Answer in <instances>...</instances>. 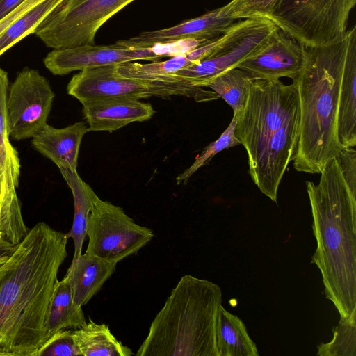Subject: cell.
Segmentation results:
<instances>
[{
	"mask_svg": "<svg viewBox=\"0 0 356 356\" xmlns=\"http://www.w3.org/2000/svg\"><path fill=\"white\" fill-rule=\"evenodd\" d=\"M9 88L8 72L0 67V172L2 181L1 204L11 210L21 209L16 189L19 186L20 161L10 141L6 111Z\"/></svg>",
	"mask_w": 356,
	"mask_h": 356,
	"instance_id": "ac0fdd59",
	"label": "cell"
},
{
	"mask_svg": "<svg viewBox=\"0 0 356 356\" xmlns=\"http://www.w3.org/2000/svg\"><path fill=\"white\" fill-rule=\"evenodd\" d=\"M86 253L117 264L136 254L154 237L153 231L137 224L119 206L96 197L89 216Z\"/></svg>",
	"mask_w": 356,
	"mask_h": 356,
	"instance_id": "9c48e42d",
	"label": "cell"
},
{
	"mask_svg": "<svg viewBox=\"0 0 356 356\" xmlns=\"http://www.w3.org/2000/svg\"><path fill=\"white\" fill-rule=\"evenodd\" d=\"M244 24L243 19L236 21L218 38L165 61L159 60L146 64L127 62L116 65V72L120 76L127 79L177 83L172 81V76L174 74L216 54L243 28Z\"/></svg>",
	"mask_w": 356,
	"mask_h": 356,
	"instance_id": "5bb4252c",
	"label": "cell"
},
{
	"mask_svg": "<svg viewBox=\"0 0 356 356\" xmlns=\"http://www.w3.org/2000/svg\"><path fill=\"white\" fill-rule=\"evenodd\" d=\"M67 93L82 104L95 100L125 97L136 99L172 95L193 97L197 102L218 98L215 92L186 83H166L131 79L116 72V65L86 68L74 74L67 86Z\"/></svg>",
	"mask_w": 356,
	"mask_h": 356,
	"instance_id": "52a82bcc",
	"label": "cell"
},
{
	"mask_svg": "<svg viewBox=\"0 0 356 356\" xmlns=\"http://www.w3.org/2000/svg\"><path fill=\"white\" fill-rule=\"evenodd\" d=\"M257 79L245 70L236 67L218 76L209 85L219 97L223 99L236 114L244 106L249 89Z\"/></svg>",
	"mask_w": 356,
	"mask_h": 356,
	"instance_id": "d4e9b609",
	"label": "cell"
},
{
	"mask_svg": "<svg viewBox=\"0 0 356 356\" xmlns=\"http://www.w3.org/2000/svg\"><path fill=\"white\" fill-rule=\"evenodd\" d=\"M72 338L81 356H131V349L112 334L108 326L89 318L72 330Z\"/></svg>",
	"mask_w": 356,
	"mask_h": 356,
	"instance_id": "603a6c76",
	"label": "cell"
},
{
	"mask_svg": "<svg viewBox=\"0 0 356 356\" xmlns=\"http://www.w3.org/2000/svg\"><path fill=\"white\" fill-rule=\"evenodd\" d=\"M116 265L99 257L84 253L72 259L66 276L74 301L87 304L115 270Z\"/></svg>",
	"mask_w": 356,
	"mask_h": 356,
	"instance_id": "d6986e66",
	"label": "cell"
},
{
	"mask_svg": "<svg viewBox=\"0 0 356 356\" xmlns=\"http://www.w3.org/2000/svg\"><path fill=\"white\" fill-rule=\"evenodd\" d=\"M89 127L84 122L57 129L46 124L33 138V147L58 168L76 171L81 143Z\"/></svg>",
	"mask_w": 356,
	"mask_h": 356,
	"instance_id": "e0dca14e",
	"label": "cell"
},
{
	"mask_svg": "<svg viewBox=\"0 0 356 356\" xmlns=\"http://www.w3.org/2000/svg\"><path fill=\"white\" fill-rule=\"evenodd\" d=\"M18 245H13L0 236V266L10 258Z\"/></svg>",
	"mask_w": 356,
	"mask_h": 356,
	"instance_id": "d6a6232c",
	"label": "cell"
},
{
	"mask_svg": "<svg viewBox=\"0 0 356 356\" xmlns=\"http://www.w3.org/2000/svg\"><path fill=\"white\" fill-rule=\"evenodd\" d=\"M220 286L191 275L181 277L152 321L137 356H220Z\"/></svg>",
	"mask_w": 356,
	"mask_h": 356,
	"instance_id": "5b68a950",
	"label": "cell"
},
{
	"mask_svg": "<svg viewBox=\"0 0 356 356\" xmlns=\"http://www.w3.org/2000/svg\"><path fill=\"white\" fill-rule=\"evenodd\" d=\"M89 131H116L129 123L149 120L155 113L152 104L134 98L119 97L83 104Z\"/></svg>",
	"mask_w": 356,
	"mask_h": 356,
	"instance_id": "2e32d148",
	"label": "cell"
},
{
	"mask_svg": "<svg viewBox=\"0 0 356 356\" xmlns=\"http://www.w3.org/2000/svg\"><path fill=\"white\" fill-rule=\"evenodd\" d=\"M279 0H231L224 6L235 20L269 19Z\"/></svg>",
	"mask_w": 356,
	"mask_h": 356,
	"instance_id": "f1b7e54d",
	"label": "cell"
},
{
	"mask_svg": "<svg viewBox=\"0 0 356 356\" xmlns=\"http://www.w3.org/2000/svg\"><path fill=\"white\" fill-rule=\"evenodd\" d=\"M218 347L220 356H258L256 344L242 320L220 307Z\"/></svg>",
	"mask_w": 356,
	"mask_h": 356,
	"instance_id": "cb8c5ba5",
	"label": "cell"
},
{
	"mask_svg": "<svg viewBox=\"0 0 356 356\" xmlns=\"http://www.w3.org/2000/svg\"><path fill=\"white\" fill-rule=\"evenodd\" d=\"M134 1L63 0L34 33L53 49L94 44L99 29Z\"/></svg>",
	"mask_w": 356,
	"mask_h": 356,
	"instance_id": "ba28073f",
	"label": "cell"
},
{
	"mask_svg": "<svg viewBox=\"0 0 356 356\" xmlns=\"http://www.w3.org/2000/svg\"><path fill=\"white\" fill-rule=\"evenodd\" d=\"M29 229L20 228L12 222L2 213L0 201V236L5 241L18 245L26 236Z\"/></svg>",
	"mask_w": 356,
	"mask_h": 356,
	"instance_id": "4dcf8cb0",
	"label": "cell"
},
{
	"mask_svg": "<svg viewBox=\"0 0 356 356\" xmlns=\"http://www.w3.org/2000/svg\"><path fill=\"white\" fill-rule=\"evenodd\" d=\"M55 94L49 80L38 70L25 67L8 88L6 111L10 138H33L46 124Z\"/></svg>",
	"mask_w": 356,
	"mask_h": 356,
	"instance_id": "30bf717a",
	"label": "cell"
},
{
	"mask_svg": "<svg viewBox=\"0 0 356 356\" xmlns=\"http://www.w3.org/2000/svg\"><path fill=\"white\" fill-rule=\"evenodd\" d=\"M277 27L268 19H246L243 27L216 54L177 72L172 81L179 83L180 78L195 87H208L218 76L261 50Z\"/></svg>",
	"mask_w": 356,
	"mask_h": 356,
	"instance_id": "8fae6325",
	"label": "cell"
},
{
	"mask_svg": "<svg viewBox=\"0 0 356 356\" xmlns=\"http://www.w3.org/2000/svg\"><path fill=\"white\" fill-rule=\"evenodd\" d=\"M356 0H279L268 19L306 48L328 44L348 30Z\"/></svg>",
	"mask_w": 356,
	"mask_h": 356,
	"instance_id": "8992f818",
	"label": "cell"
},
{
	"mask_svg": "<svg viewBox=\"0 0 356 356\" xmlns=\"http://www.w3.org/2000/svg\"><path fill=\"white\" fill-rule=\"evenodd\" d=\"M306 47L280 28L274 31L266 45L237 67L247 71L256 79L295 81L306 57Z\"/></svg>",
	"mask_w": 356,
	"mask_h": 356,
	"instance_id": "4fadbf2b",
	"label": "cell"
},
{
	"mask_svg": "<svg viewBox=\"0 0 356 356\" xmlns=\"http://www.w3.org/2000/svg\"><path fill=\"white\" fill-rule=\"evenodd\" d=\"M235 135L245 149L248 173L260 191L276 202L278 188L294 159L300 132L295 82L255 79L236 113Z\"/></svg>",
	"mask_w": 356,
	"mask_h": 356,
	"instance_id": "3957f363",
	"label": "cell"
},
{
	"mask_svg": "<svg viewBox=\"0 0 356 356\" xmlns=\"http://www.w3.org/2000/svg\"><path fill=\"white\" fill-rule=\"evenodd\" d=\"M2 194V181H1V172H0V198Z\"/></svg>",
	"mask_w": 356,
	"mask_h": 356,
	"instance_id": "e575fe53",
	"label": "cell"
},
{
	"mask_svg": "<svg viewBox=\"0 0 356 356\" xmlns=\"http://www.w3.org/2000/svg\"><path fill=\"white\" fill-rule=\"evenodd\" d=\"M236 118H233L223 133L215 141L211 142L204 149L196 156L193 163L176 178L177 184H186L191 176L200 168L206 165L216 154L220 152L240 144L235 135Z\"/></svg>",
	"mask_w": 356,
	"mask_h": 356,
	"instance_id": "83f0119b",
	"label": "cell"
},
{
	"mask_svg": "<svg viewBox=\"0 0 356 356\" xmlns=\"http://www.w3.org/2000/svg\"><path fill=\"white\" fill-rule=\"evenodd\" d=\"M236 21L227 15L223 6L173 26L143 31L120 41L131 47H146L189 39L211 40L222 35Z\"/></svg>",
	"mask_w": 356,
	"mask_h": 356,
	"instance_id": "9a60e30c",
	"label": "cell"
},
{
	"mask_svg": "<svg viewBox=\"0 0 356 356\" xmlns=\"http://www.w3.org/2000/svg\"><path fill=\"white\" fill-rule=\"evenodd\" d=\"M356 44V26L323 46L306 48L303 67L295 82L300 106V132L293 168L320 174L343 149L338 140L337 118L347 57Z\"/></svg>",
	"mask_w": 356,
	"mask_h": 356,
	"instance_id": "277c9868",
	"label": "cell"
},
{
	"mask_svg": "<svg viewBox=\"0 0 356 356\" xmlns=\"http://www.w3.org/2000/svg\"><path fill=\"white\" fill-rule=\"evenodd\" d=\"M63 0H45L12 23L0 35V56L26 36L34 33L41 22Z\"/></svg>",
	"mask_w": 356,
	"mask_h": 356,
	"instance_id": "484cf974",
	"label": "cell"
},
{
	"mask_svg": "<svg viewBox=\"0 0 356 356\" xmlns=\"http://www.w3.org/2000/svg\"><path fill=\"white\" fill-rule=\"evenodd\" d=\"M333 338L317 346L319 356H356V317L340 318Z\"/></svg>",
	"mask_w": 356,
	"mask_h": 356,
	"instance_id": "4316f807",
	"label": "cell"
},
{
	"mask_svg": "<svg viewBox=\"0 0 356 356\" xmlns=\"http://www.w3.org/2000/svg\"><path fill=\"white\" fill-rule=\"evenodd\" d=\"M318 184L307 181L325 295L340 318L356 317V151L341 149L321 171Z\"/></svg>",
	"mask_w": 356,
	"mask_h": 356,
	"instance_id": "7a4b0ae2",
	"label": "cell"
},
{
	"mask_svg": "<svg viewBox=\"0 0 356 356\" xmlns=\"http://www.w3.org/2000/svg\"><path fill=\"white\" fill-rule=\"evenodd\" d=\"M61 175L71 189L74 205V214L71 229L65 234L72 238L74 245L73 259L81 254L85 241L89 216L97 197L92 188L79 175L77 171L59 168Z\"/></svg>",
	"mask_w": 356,
	"mask_h": 356,
	"instance_id": "7402d4cb",
	"label": "cell"
},
{
	"mask_svg": "<svg viewBox=\"0 0 356 356\" xmlns=\"http://www.w3.org/2000/svg\"><path fill=\"white\" fill-rule=\"evenodd\" d=\"M25 0H0V19L7 15Z\"/></svg>",
	"mask_w": 356,
	"mask_h": 356,
	"instance_id": "836d02e7",
	"label": "cell"
},
{
	"mask_svg": "<svg viewBox=\"0 0 356 356\" xmlns=\"http://www.w3.org/2000/svg\"><path fill=\"white\" fill-rule=\"evenodd\" d=\"M86 322L82 307L74 301L68 279L65 275L58 281L48 307L44 322L47 342L58 331L76 329Z\"/></svg>",
	"mask_w": 356,
	"mask_h": 356,
	"instance_id": "44dd1931",
	"label": "cell"
},
{
	"mask_svg": "<svg viewBox=\"0 0 356 356\" xmlns=\"http://www.w3.org/2000/svg\"><path fill=\"white\" fill-rule=\"evenodd\" d=\"M163 57H167L165 44L131 47L118 40L113 44H85L53 49L48 53L43 62L54 75H65L86 68L119 65L139 60L156 62Z\"/></svg>",
	"mask_w": 356,
	"mask_h": 356,
	"instance_id": "7c38bea8",
	"label": "cell"
},
{
	"mask_svg": "<svg viewBox=\"0 0 356 356\" xmlns=\"http://www.w3.org/2000/svg\"><path fill=\"white\" fill-rule=\"evenodd\" d=\"M342 149L356 145V44L350 50L343 74L337 118Z\"/></svg>",
	"mask_w": 356,
	"mask_h": 356,
	"instance_id": "ffe728a7",
	"label": "cell"
},
{
	"mask_svg": "<svg viewBox=\"0 0 356 356\" xmlns=\"http://www.w3.org/2000/svg\"><path fill=\"white\" fill-rule=\"evenodd\" d=\"M67 240L38 222L0 266V356H38L46 344L44 322Z\"/></svg>",
	"mask_w": 356,
	"mask_h": 356,
	"instance_id": "6da1fadb",
	"label": "cell"
},
{
	"mask_svg": "<svg viewBox=\"0 0 356 356\" xmlns=\"http://www.w3.org/2000/svg\"><path fill=\"white\" fill-rule=\"evenodd\" d=\"M73 329H63L55 333L39 350L38 356H81L72 338Z\"/></svg>",
	"mask_w": 356,
	"mask_h": 356,
	"instance_id": "f546056e",
	"label": "cell"
},
{
	"mask_svg": "<svg viewBox=\"0 0 356 356\" xmlns=\"http://www.w3.org/2000/svg\"><path fill=\"white\" fill-rule=\"evenodd\" d=\"M44 1L45 0H25L15 9L4 16L0 19V35L16 19Z\"/></svg>",
	"mask_w": 356,
	"mask_h": 356,
	"instance_id": "1f68e13d",
	"label": "cell"
}]
</instances>
